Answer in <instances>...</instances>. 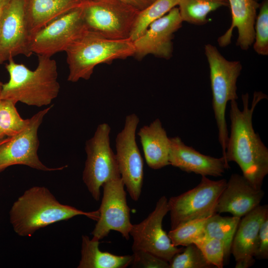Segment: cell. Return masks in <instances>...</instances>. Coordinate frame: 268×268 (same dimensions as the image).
<instances>
[{"instance_id": "1", "label": "cell", "mask_w": 268, "mask_h": 268, "mask_svg": "<svg viewBox=\"0 0 268 268\" xmlns=\"http://www.w3.org/2000/svg\"><path fill=\"white\" fill-rule=\"evenodd\" d=\"M267 96L255 91L251 107L248 93L241 95L243 110L236 100L230 101V134L226 145L225 160L235 162L243 176L256 189H261L268 174V149L253 128L252 118L257 104Z\"/></svg>"}, {"instance_id": "2", "label": "cell", "mask_w": 268, "mask_h": 268, "mask_svg": "<svg viewBox=\"0 0 268 268\" xmlns=\"http://www.w3.org/2000/svg\"><path fill=\"white\" fill-rule=\"evenodd\" d=\"M9 215L14 231L20 236L30 237L42 228L77 215L97 221L99 212L84 211L62 204L46 187L34 186L13 203Z\"/></svg>"}, {"instance_id": "3", "label": "cell", "mask_w": 268, "mask_h": 268, "mask_svg": "<svg viewBox=\"0 0 268 268\" xmlns=\"http://www.w3.org/2000/svg\"><path fill=\"white\" fill-rule=\"evenodd\" d=\"M38 57L37 66L33 70L13 59L8 61L5 68L9 78L2 84L0 99L40 107L50 105L58 96L60 85L56 61L49 57Z\"/></svg>"}, {"instance_id": "4", "label": "cell", "mask_w": 268, "mask_h": 268, "mask_svg": "<svg viewBox=\"0 0 268 268\" xmlns=\"http://www.w3.org/2000/svg\"><path fill=\"white\" fill-rule=\"evenodd\" d=\"M67 80L75 82L91 77L96 66L134 56L131 39L113 40L86 29L66 50Z\"/></svg>"}, {"instance_id": "5", "label": "cell", "mask_w": 268, "mask_h": 268, "mask_svg": "<svg viewBox=\"0 0 268 268\" xmlns=\"http://www.w3.org/2000/svg\"><path fill=\"white\" fill-rule=\"evenodd\" d=\"M204 52L209 67L212 108L218 138L224 158L229 136L225 111L227 103L238 99L236 83L242 66L240 61L226 59L211 44L205 45Z\"/></svg>"}, {"instance_id": "6", "label": "cell", "mask_w": 268, "mask_h": 268, "mask_svg": "<svg viewBox=\"0 0 268 268\" xmlns=\"http://www.w3.org/2000/svg\"><path fill=\"white\" fill-rule=\"evenodd\" d=\"M87 29L113 40L130 39L139 10L121 0H84Z\"/></svg>"}, {"instance_id": "7", "label": "cell", "mask_w": 268, "mask_h": 268, "mask_svg": "<svg viewBox=\"0 0 268 268\" xmlns=\"http://www.w3.org/2000/svg\"><path fill=\"white\" fill-rule=\"evenodd\" d=\"M110 126L99 125L93 136L85 142L86 159L82 180L96 201L100 200V188L105 182L121 177L118 162L110 146Z\"/></svg>"}, {"instance_id": "8", "label": "cell", "mask_w": 268, "mask_h": 268, "mask_svg": "<svg viewBox=\"0 0 268 268\" xmlns=\"http://www.w3.org/2000/svg\"><path fill=\"white\" fill-rule=\"evenodd\" d=\"M227 181H214L201 176L193 189L168 200L171 229L186 222L206 219L215 213L218 199Z\"/></svg>"}, {"instance_id": "9", "label": "cell", "mask_w": 268, "mask_h": 268, "mask_svg": "<svg viewBox=\"0 0 268 268\" xmlns=\"http://www.w3.org/2000/svg\"><path fill=\"white\" fill-rule=\"evenodd\" d=\"M52 107L51 105L34 114L28 119L26 126L19 133L0 145V173L15 165H25L43 171L62 170L67 167L49 168L42 162L38 155V129Z\"/></svg>"}, {"instance_id": "10", "label": "cell", "mask_w": 268, "mask_h": 268, "mask_svg": "<svg viewBox=\"0 0 268 268\" xmlns=\"http://www.w3.org/2000/svg\"><path fill=\"white\" fill-rule=\"evenodd\" d=\"M86 29L81 5L35 33L31 38V51L37 56L49 57L66 52Z\"/></svg>"}, {"instance_id": "11", "label": "cell", "mask_w": 268, "mask_h": 268, "mask_svg": "<svg viewBox=\"0 0 268 268\" xmlns=\"http://www.w3.org/2000/svg\"><path fill=\"white\" fill-rule=\"evenodd\" d=\"M139 122L135 114L127 116L124 128L116 138V156L121 177L134 201L140 196L143 181V162L135 140Z\"/></svg>"}, {"instance_id": "12", "label": "cell", "mask_w": 268, "mask_h": 268, "mask_svg": "<svg viewBox=\"0 0 268 268\" xmlns=\"http://www.w3.org/2000/svg\"><path fill=\"white\" fill-rule=\"evenodd\" d=\"M102 187L103 197L98 209L99 216L92 232V238L100 241L113 230L129 240L133 224L123 180L121 178L113 179L104 183Z\"/></svg>"}, {"instance_id": "13", "label": "cell", "mask_w": 268, "mask_h": 268, "mask_svg": "<svg viewBox=\"0 0 268 268\" xmlns=\"http://www.w3.org/2000/svg\"><path fill=\"white\" fill-rule=\"evenodd\" d=\"M168 212V200L162 196L145 219L133 224L130 231L133 240V251H145L169 262L175 254L183 251L184 248L172 244L163 229V220Z\"/></svg>"}, {"instance_id": "14", "label": "cell", "mask_w": 268, "mask_h": 268, "mask_svg": "<svg viewBox=\"0 0 268 268\" xmlns=\"http://www.w3.org/2000/svg\"><path fill=\"white\" fill-rule=\"evenodd\" d=\"M26 0H8L0 31V65L17 55L30 57L31 36L26 17Z\"/></svg>"}, {"instance_id": "15", "label": "cell", "mask_w": 268, "mask_h": 268, "mask_svg": "<svg viewBox=\"0 0 268 268\" xmlns=\"http://www.w3.org/2000/svg\"><path fill=\"white\" fill-rule=\"evenodd\" d=\"M183 20L179 9L175 7L152 22L146 30L133 41L136 59L141 60L151 54L165 59L172 55L174 34L182 26Z\"/></svg>"}, {"instance_id": "16", "label": "cell", "mask_w": 268, "mask_h": 268, "mask_svg": "<svg viewBox=\"0 0 268 268\" xmlns=\"http://www.w3.org/2000/svg\"><path fill=\"white\" fill-rule=\"evenodd\" d=\"M168 160L174 167L201 176H222L229 168L223 156L216 158L201 154L186 145L179 136L170 138Z\"/></svg>"}, {"instance_id": "17", "label": "cell", "mask_w": 268, "mask_h": 268, "mask_svg": "<svg viewBox=\"0 0 268 268\" xmlns=\"http://www.w3.org/2000/svg\"><path fill=\"white\" fill-rule=\"evenodd\" d=\"M264 196L262 189L255 188L243 175L232 174L218 199L215 212H228L241 218L259 205Z\"/></svg>"}, {"instance_id": "18", "label": "cell", "mask_w": 268, "mask_h": 268, "mask_svg": "<svg viewBox=\"0 0 268 268\" xmlns=\"http://www.w3.org/2000/svg\"><path fill=\"white\" fill-rule=\"evenodd\" d=\"M268 216V205L260 204L241 218L234 234L231 253L235 268H248L255 262L254 253L261 225Z\"/></svg>"}, {"instance_id": "19", "label": "cell", "mask_w": 268, "mask_h": 268, "mask_svg": "<svg viewBox=\"0 0 268 268\" xmlns=\"http://www.w3.org/2000/svg\"><path fill=\"white\" fill-rule=\"evenodd\" d=\"M230 7L232 22L230 27L218 38L219 46L229 45L233 29L236 28L238 36L237 46L242 50H247L255 39V24L257 9L260 4L256 0H228Z\"/></svg>"}, {"instance_id": "20", "label": "cell", "mask_w": 268, "mask_h": 268, "mask_svg": "<svg viewBox=\"0 0 268 268\" xmlns=\"http://www.w3.org/2000/svg\"><path fill=\"white\" fill-rule=\"evenodd\" d=\"M84 0H26V17L31 37L48 24L80 6Z\"/></svg>"}, {"instance_id": "21", "label": "cell", "mask_w": 268, "mask_h": 268, "mask_svg": "<svg viewBox=\"0 0 268 268\" xmlns=\"http://www.w3.org/2000/svg\"><path fill=\"white\" fill-rule=\"evenodd\" d=\"M147 165L155 170L169 165L170 138L159 119L141 128L137 133Z\"/></svg>"}, {"instance_id": "22", "label": "cell", "mask_w": 268, "mask_h": 268, "mask_svg": "<svg viewBox=\"0 0 268 268\" xmlns=\"http://www.w3.org/2000/svg\"><path fill=\"white\" fill-rule=\"evenodd\" d=\"M81 258L78 268H126L131 265L132 255L118 256L101 251L99 241L82 236Z\"/></svg>"}, {"instance_id": "23", "label": "cell", "mask_w": 268, "mask_h": 268, "mask_svg": "<svg viewBox=\"0 0 268 268\" xmlns=\"http://www.w3.org/2000/svg\"><path fill=\"white\" fill-rule=\"evenodd\" d=\"M240 219L234 216H222L217 213L206 219L204 237L215 238L223 243L224 265L229 262L233 239Z\"/></svg>"}, {"instance_id": "24", "label": "cell", "mask_w": 268, "mask_h": 268, "mask_svg": "<svg viewBox=\"0 0 268 268\" xmlns=\"http://www.w3.org/2000/svg\"><path fill=\"white\" fill-rule=\"evenodd\" d=\"M183 22L201 25L208 14L221 7H229L228 0H180L178 5Z\"/></svg>"}, {"instance_id": "25", "label": "cell", "mask_w": 268, "mask_h": 268, "mask_svg": "<svg viewBox=\"0 0 268 268\" xmlns=\"http://www.w3.org/2000/svg\"><path fill=\"white\" fill-rule=\"evenodd\" d=\"M180 0H155L139 10L130 39L133 41L139 37L154 21L161 18L179 4Z\"/></svg>"}, {"instance_id": "26", "label": "cell", "mask_w": 268, "mask_h": 268, "mask_svg": "<svg viewBox=\"0 0 268 268\" xmlns=\"http://www.w3.org/2000/svg\"><path fill=\"white\" fill-rule=\"evenodd\" d=\"M15 104L9 100L0 99V138L16 135L27 124L28 119L21 117Z\"/></svg>"}, {"instance_id": "27", "label": "cell", "mask_w": 268, "mask_h": 268, "mask_svg": "<svg viewBox=\"0 0 268 268\" xmlns=\"http://www.w3.org/2000/svg\"><path fill=\"white\" fill-rule=\"evenodd\" d=\"M206 219L189 221L171 229L168 235L172 244L177 247L187 246L204 237Z\"/></svg>"}, {"instance_id": "28", "label": "cell", "mask_w": 268, "mask_h": 268, "mask_svg": "<svg viewBox=\"0 0 268 268\" xmlns=\"http://www.w3.org/2000/svg\"><path fill=\"white\" fill-rule=\"evenodd\" d=\"M169 268H213L200 249L191 244L175 254L169 262Z\"/></svg>"}, {"instance_id": "29", "label": "cell", "mask_w": 268, "mask_h": 268, "mask_svg": "<svg viewBox=\"0 0 268 268\" xmlns=\"http://www.w3.org/2000/svg\"><path fill=\"white\" fill-rule=\"evenodd\" d=\"M255 24V42L253 48L258 54L268 55V0H264L260 5Z\"/></svg>"}, {"instance_id": "30", "label": "cell", "mask_w": 268, "mask_h": 268, "mask_svg": "<svg viewBox=\"0 0 268 268\" xmlns=\"http://www.w3.org/2000/svg\"><path fill=\"white\" fill-rule=\"evenodd\" d=\"M206 260L214 268H223L225 248L223 243L215 238L204 237L194 243Z\"/></svg>"}, {"instance_id": "31", "label": "cell", "mask_w": 268, "mask_h": 268, "mask_svg": "<svg viewBox=\"0 0 268 268\" xmlns=\"http://www.w3.org/2000/svg\"><path fill=\"white\" fill-rule=\"evenodd\" d=\"M133 252V260L131 265L133 268H169L168 262L151 253L143 250Z\"/></svg>"}, {"instance_id": "32", "label": "cell", "mask_w": 268, "mask_h": 268, "mask_svg": "<svg viewBox=\"0 0 268 268\" xmlns=\"http://www.w3.org/2000/svg\"><path fill=\"white\" fill-rule=\"evenodd\" d=\"M254 257L259 260L268 258V216L264 220L260 228Z\"/></svg>"}, {"instance_id": "33", "label": "cell", "mask_w": 268, "mask_h": 268, "mask_svg": "<svg viewBox=\"0 0 268 268\" xmlns=\"http://www.w3.org/2000/svg\"><path fill=\"white\" fill-rule=\"evenodd\" d=\"M122 1L127 3L135 8H137L139 10H141L152 2L155 0H121Z\"/></svg>"}, {"instance_id": "34", "label": "cell", "mask_w": 268, "mask_h": 268, "mask_svg": "<svg viewBox=\"0 0 268 268\" xmlns=\"http://www.w3.org/2000/svg\"><path fill=\"white\" fill-rule=\"evenodd\" d=\"M8 0H0V27H1V24L3 10Z\"/></svg>"}, {"instance_id": "35", "label": "cell", "mask_w": 268, "mask_h": 268, "mask_svg": "<svg viewBox=\"0 0 268 268\" xmlns=\"http://www.w3.org/2000/svg\"><path fill=\"white\" fill-rule=\"evenodd\" d=\"M9 138V137L0 138V145L4 141H6Z\"/></svg>"}, {"instance_id": "36", "label": "cell", "mask_w": 268, "mask_h": 268, "mask_svg": "<svg viewBox=\"0 0 268 268\" xmlns=\"http://www.w3.org/2000/svg\"><path fill=\"white\" fill-rule=\"evenodd\" d=\"M2 84L3 83L1 81H0V91H1V89Z\"/></svg>"}, {"instance_id": "37", "label": "cell", "mask_w": 268, "mask_h": 268, "mask_svg": "<svg viewBox=\"0 0 268 268\" xmlns=\"http://www.w3.org/2000/svg\"><path fill=\"white\" fill-rule=\"evenodd\" d=\"M257 1H258V0H256Z\"/></svg>"}]
</instances>
